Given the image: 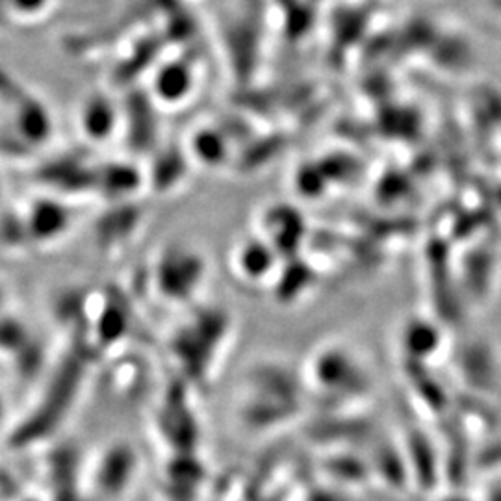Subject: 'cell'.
<instances>
[{
	"label": "cell",
	"mask_w": 501,
	"mask_h": 501,
	"mask_svg": "<svg viewBox=\"0 0 501 501\" xmlns=\"http://www.w3.org/2000/svg\"><path fill=\"white\" fill-rule=\"evenodd\" d=\"M194 88V69L186 59H171L160 66L155 73L153 93L156 99L175 104L186 99V95Z\"/></svg>",
	"instance_id": "obj_1"
},
{
	"label": "cell",
	"mask_w": 501,
	"mask_h": 501,
	"mask_svg": "<svg viewBox=\"0 0 501 501\" xmlns=\"http://www.w3.org/2000/svg\"><path fill=\"white\" fill-rule=\"evenodd\" d=\"M69 223V214L64 207L54 201H41L30 208L27 221V234L36 240H54L61 232H66Z\"/></svg>",
	"instance_id": "obj_2"
},
{
	"label": "cell",
	"mask_w": 501,
	"mask_h": 501,
	"mask_svg": "<svg viewBox=\"0 0 501 501\" xmlns=\"http://www.w3.org/2000/svg\"><path fill=\"white\" fill-rule=\"evenodd\" d=\"M133 453L127 450H115L110 455H106L101 463L97 485L104 494L115 496L121 490L127 488L131 477H133Z\"/></svg>",
	"instance_id": "obj_3"
},
{
	"label": "cell",
	"mask_w": 501,
	"mask_h": 501,
	"mask_svg": "<svg viewBox=\"0 0 501 501\" xmlns=\"http://www.w3.org/2000/svg\"><path fill=\"white\" fill-rule=\"evenodd\" d=\"M82 124L90 138L110 136L115 124V108L104 95H93L82 112Z\"/></svg>",
	"instance_id": "obj_4"
},
{
	"label": "cell",
	"mask_w": 501,
	"mask_h": 501,
	"mask_svg": "<svg viewBox=\"0 0 501 501\" xmlns=\"http://www.w3.org/2000/svg\"><path fill=\"white\" fill-rule=\"evenodd\" d=\"M47 3H48V0H14L16 10L23 12V14H28V16H32V14L36 16L37 12H41Z\"/></svg>",
	"instance_id": "obj_5"
},
{
	"label": "cell",
	"mask_w": 501,
	"mask_h": 501,
	"mask_svg": "<svg viewBox=\"0 0 501 501\" xmlns=\"http://www.w3.org/2000/svg\"><path fill=\"white\" fill-rule=\"evenodd\" d=\"M5 304H6V288L3 286V282H0V310H3Z\"/></svg>",
	"instance_id": "obj_6"
},
{
	"label": "cell",
	"mask_w": 501,
	"mask_h": 501,
	"mask_svg": "<svg viewBox=\"0 0 501 501\" xmlns=\"http://www.w3.org/2000/svg\"><path fill=\"white\" fill-rule=\"evenodd\" d=\"M490 501H501V492H497L496 496H492V499Z\"/></svg>",
	"instance_id": "obj_7"
},
{
	"label": "cell",
	"mask_w": 501,
	"mask_h": 501,
	"mask_svg": "<svg viewBox=\"0 0 501 501\" xmlns=\"http://www.w3.org/2000/svg\"><path fill=\"white\" fill-rule=\"evenodd\" d=\"M446 501H468V499H464V497H450Z\"/></svg>",
	"instance_id": "obj_8"
}]
</instances>
